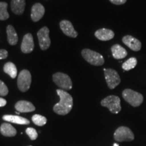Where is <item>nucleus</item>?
<instances>
[{
    "label": "nucleus",
    "mask_w": 146,
    "mask_h": 146,
    "mask_svg": "<svg viewBox=\"0 0 146 146\" xmlns=\"http://www.w3.org/2000/svg\"><path fill=\"white\" fill-rule=\"evenodd\" d=\"M95 36L101 41H109L114 36V33L110 29H101L95 33Z\"/></svg>",
    "instance_id": "14"
},
{
    "label": "nucleus",
    "mask_w": 146,
    "mask_h": 146,
    "mask_svg": "<svg viewBox=\"0 0 146 146\" xmlns=\"http://www.w3.org/2000/svg\"></svg>",
    "instance_id": "31"
},
{
    "label": "nucleus",
    "mask_w": 146,
    "mask_h": 146,
    "mask_svg": "<svg viewBox=\"0 0 146 146\" xmlns=\"http://www.w3.org/2000/svg\"><path fill=\"white\" fill-rule=\"evenodd\" d=\"M60 27L61 30L66 35L70 36V37L76 38L78 36V33L74 30L72 23L68 21H62L60 22Z\"/></svg>",
    "instance_id": "12"
},
{
    "label": "nucleus",
    "mask_w": 146,
    "mask_h": 146,
    "mask_svg": "<svg viewBox=\"0 0 146 146\" xmlns=\"http://www.w3.org/2000/svg\"><path fill=\"white\" fill-rule=\"evenodd\" d=\"M101 105L106 107L113 114H118L121 110L120 100L118 96H109L103 99L101 102Z\"/></svg>",
    "instance_id": "4"
},
{
    "label": "nucleus",
    "mask_w": 146,
    "mask_h": 146,
    "mask_svg": "<svg viewBox=\"0 0 146 146\" xmlns=\"http://www.w3.org/2000/svg\"><path fill=\"white\" fill-rule=\"evenodd\" d=\"M57 94L59 96L60 100L54 106V111L56 114L60 115H66L68 114L72 110L73 106V99L66 91L58 89Z\"/></svg>",
    "instance_id": "1"
},
{
    "label": "nucleus",
    "mask_w": 146,
    "mask_h": 146,
    "mask_svg": "<svg viewBox=\"0 0 146 146\" xmlns=\"http://www.w3.org/2000/svg\"><path fill=\"white\" fill-rule=\"evenodd\" d=\"M123 97L127 103L133 107H138L143 103L142 94L130 89H126L123 91Z\"/></svg>",
    "instance_id": "2"
},
{
    "label": "nucleus",
    "mask_w": 146,
    "mask_h": 146,
    "mask_svg": "<svg viewBox=\"0 0 146 146\" xmlns=\"http://www.w3.org/2000/svg\"><path fill=\"white\" fill-rule=\"evenodd\" d=\"M15 108L18 112H30L35 110L34 105L27 101H19L16 104Z\"/></svg>",
    "instance_id": "15"
},
{
    "label": "nucleus",
    "mask_w": 146,
    "mask_h": 146,
    "mask_svg": "<svg viewBox=\"0 0 146 146\" xmlns=\"http://www.w3.org/2000/svg\"><path fill=\"white\" fill-rule=\"evenodd\" d=\"M18 87L23 92L27 91L31 84V74L27 70H23L20 72L18 77Z\"/></svg>",
    "instance_id": "7"
},
{
    "label": "nucleus",
    "mask_w": 146,
    "mask_h": 146,
    "mask_svg": "<svg viewBox=\"0 0 146 146\" xmlns=\"http://www.w3.org/2000/svg\"><path fill=\"white\" fill-rule=\"evenodd\" d=\"M8 53L5 50H0V60L5 59L8 57Z\"/></svg>",
    "instance_id": "27"
},
{
    "label": "nucleus",
    "mask_w": 146,
    "mask_h": 146,
    "mask_svg": "<svg viewBox=\"0 0 146 146\" xmlns=\"http://www.w3.org/2000/svg\"><path fill=\"white\" fill-rule=\"evenodd\" d=\"M32 120L34 124L40 127L45 125L47 123V118L39 114H35L34 116H33Z\"/></svg>",
    "instance_id": "24"
},
{
    "label": "nucleus",
    "mask_w": 146,
    "mask_h": 146,
    "mask_svg": "<svg viewBox=\"0 0 146 146\" xmlns=\"http://www.w3.org/2000/svg\"><path fill=\"white\" fill-rule=\"evenodd\" d=\"M123 42L124 44L135 52H138L141 49V41L131 35H126L124 36L123 38Z\"/></svg>",
    "instance_id": "10"
},
{
    "label": "nucleus",
    "mask_w": 146,
    "mask_h": 146,
    "mask_svg": "<svg viewBox=\"0 0 146 146\" xmlns=\"http://www.w3.org/2000/svg\"><path fill=\"white\" fill-rule=\"evenodd\" d=\"M3 119L9 123L18 124V125H29L30 121L27 118L15 115H4Z\"/></svg>",
    "instance_id": "17"
},
{
    "label": "nucleus",
    "mask_w": 146,
    "mask_h": 146,
    "mask_svg": "<svg viewBox=\"0 0 146 146\" xmlns=\"http://www.w3.org/2000/svg\"><path fill=\"white\" fill-rule=\"evenodd\" d=\"M82 56L87 62L94 66H102L104 63V57L99 53L94 52V51L85 49L81 52Z\"/></svg>",
    "instance_id": "3"
},
{
    "label": "nucleus",
    "mask_w": 146,
    "mask_h": 146,
    "mask_svg": "<svg viewBox=\"0 0 146 146\" xmlns=\"http://www.w3.org/2000/svg\"><path fill=\"white\" fill-rule=\"evenodd\" d=\"M137 64V60L135 58H131L129 59H128L127 61L125 62L123 64V70L125 71H129L130 70H132L136 66Z\"/></svg>",
    "instance_id": "22"
},
{
    "label": "nucleus",
    "mask_w": 146,
    "mask_h": 146,
    "mask_svg": "<svg viewBox=\"0 0 146 146\" xmlns=\"http://www.w3.org/2000/svg\"><path fill=\"white\" fill-rule=\"evenodd\" d=\"M112 56L115 59H123L127 56V52L124 47L118 44H115L111 48Z\"/></svg>",
    "instance_id": "18"
},
{
    "label": "nucleus",
    "mask_w": 146,
    "mask_h": 146,
    "mask_svg": "<svg viewBox=\"0 0 146 146\" xmlns=\"http://www.w3.org/2000/svg\"><path fill=\"white\" fill-rule=\"evenodd\" d=\"M3 71L10 76L12 78H15L17 76V68L12 62H7L3 66Z\"/></svg>",
    "instance_id": "21"
},
{
    "label": "nucleus",
    "mask_w": 146,
    "mask_h": 146,
    "mask_svg": "<svg viewBox=\"0 0 146 146\" xmlns=\"http://www.w3.org/2000/svg\"><path fill=\"white\" fill-rule=\"evenodd\" d=\"M7 35H8V41L11 45H15L17 44L18 41V35L16 33L15 29L12 25H8L6 29Z\"/></svg>",
    "instance_id": "20"
},
{
    "label": "nucleus",
    "mask_w": 146,
    "mask_h": 146,
    "mask_svg": "<svg viewBox=\"0 0 146 146\" xmlns=\"http://www.w3.org/2000/svg\"><path fill=\"white\" fill-rule=\"evenodd\" d=\"M25 0H12L11 9L15 14L21 15L23 14L25 11Z\"/></svg>",
    "instance_id": "16"
},
{
    "label": "nucleus",
    "mask_w": 146,
    "mask_h": 146,
    "mask_svg": "<svg viewBox=\"0 0 146 146\" xmlns=\"http://www.w3.org/2000/svg\"><path fill=\"white\" fill-rule=\"evenodd\" d=\"M0 132L1 135L5 137H14L17 133L15 128L9 123H3L0 127Z\"/></svg>",
    "instance_id": "19"
},
{
    "label": "nucleus",
    "mask_w": 146,
    "mask_h": 146,
    "mask_svg": "<svg viewBox=\"0 0 146 146\" xmlns=\"http://www.w3.org/2000/svg\"><path fill=\"white\" fill-rule=\"evenodd\" d=\"M45 14V8L41 3H36L33 5L31 9V18L34 22L41 20Z\"/></svg>",
    "instance_id": "13"
},
{
    "label": "nucleus",
    "mask_w": 146,
    "mask_h": 146,
    "mask_svg": "<svg viewBox=\"0 0 146 146\" xmlns=\"http://www.w3.org/2000/svg\"><path fill=\"white\" fill-rule=\"evenodd\" d=\"M6 100L3 98H0V107H3L6 105Z\"/></svg>",
    "instance_id": "29"
},
{
    "label": "nucleus",
    "mask_w": 146,
    "mask_h": 146,
    "mask_svg": "<svg viewBox=\"0 0 146 146\" xmlns=\"http://www.w3.org/2000/svg\"><path fill=\"white\" fill-rule=\"evenodd\" d=\"M114 138L119 142L131 141L134 139L135 136L132 131L127 127H120L114 132Z\"/></svg>",
    "instance_id": "6"
},
{
    "label": "nucleus",
    "mask_w": 146,
    "mask_h": 146,
    "mask_svg": "<svg viewBox=\"0 0 146 146\" xmlns=\"http://www.w3.org/2000/svg\"><path fill=\"white\" fill-rule=\"evenodd\" d=\"M53 81L60 88L69 90L72 89V83L70 76L62 72H56L53 75Z\"/></svg>",
    "instance_id": "5"
},
{
    "label": "nucleus",
    "mask_w": 146,
    "mask_h": 146,
    "mask_svg": "<svg viewBox=\"0 0 146 146\" xmlns=\"http://www.w3.org/2000/svg\"><path fill=\"white\" fill-rule=\"evenodd\" d=\"M8 3L5 2H0V20L1 21H5V20L8 19L10 17L8 11Z\"/></svg>",
    "instance_id": "23"
},
{
    "label": "nucleus",
    "mask_w": 146,
    "mask_h": 146,
    "mask_svg": "<svg viewBox=\"0 0 146 146\" xmlns=\"http://www.w3.org/2000/svg\"><path fill=\"white\" fill-rule=\"evenodd\" d=\"M34 41L33 35L31 33H27L24 36L21 44V50L25 54H29L34 50Z\"/></svg>",
    "instance_id": "11"
},
{
    "label": "nucleus",
    "mask_w": 146,
    "mask_h": 146,
    "mask_svg": "<svg viewBox=\"0 0 146 146\" xmlns=\"http://www.w3.org/2000/svg\"><path fill=\"white\" fill-rule=\"evenodd\" d=\"M104 75L108 86L110 89H114L120 83V78L118 73L115 70L108 68L104 69Z\"/></svg>",
    "instance_id": "8"
},
{
    "label": "nucleus",
    "mask_w": 146,
    "mask_h": 146,
    "mask_svg": "<svg viewBox=\"0 0 146 146\" xmlns=\"http://www.w3.org/2000/svg\"><path fill=\"white\" fill-rule=\"evenodd\" d=\"M49 33H50V30L46 27L41 28L37 33L39 46L42 50H46L50 46L51 40Z\"/></svg>",
    "instance_id": "9"
},
{
    "label": "nucleus",
    "mask_w": 146,
    "mask_h": 146,
    "mask_svg": "<svg viewBox=\"0 0 146 146\" xmlns=\"http://www.w3.org/2000/svg\"><path fill=\"white\" fill-rule=\"evenodd\" d=\"M8 94V89L3 81H0V96H5Z\"/></svg>",
    "instance_id": "26"
},
{
    "label": "nucleus",
    "mask_w": 146,
    "mask_h": 146,
    "mask_svg": "<svg viewBox=\"0 0 146 146\" xmlns=\"http://www.w3.org/2000/svg\"><path fill=\"white\" fill-rule=\"evenodd\" d=\"M26 133L31 140H35L37 138V132H36V129H33V128H27Z\"/></svg>",
    "instance_id": "25"
},
{
    "label": "nucleus",
    "mask_w": 146,
    "mask_h": 146,
    "mask_svg": "<svg viewBox=\"0 0 146 146\" xmlns=\"http://www.w3.org/2000/svg\"><path fill=\"white\" fill-rule=\"evenodd\" d=\"M110 1L115 5H123L126 3L127 0H110Z\"/></svg>",
    "instance_id": "28"
},
{
    "label": "nucleus",
    "mask_w": 146,
    "mask_h": 146,
    "mask_svg": "<svg viewBox=\"0 0 146 146\" xmlns=\"http://www.w3.org/2000/svg\"><path fill=\"white\" fill-rule=\"evenodd\" d=\"M113 146H119V145H118V144L117 143H114V145Z\"/></svg>",
    "instance_id": "30"
}]
</instances>
